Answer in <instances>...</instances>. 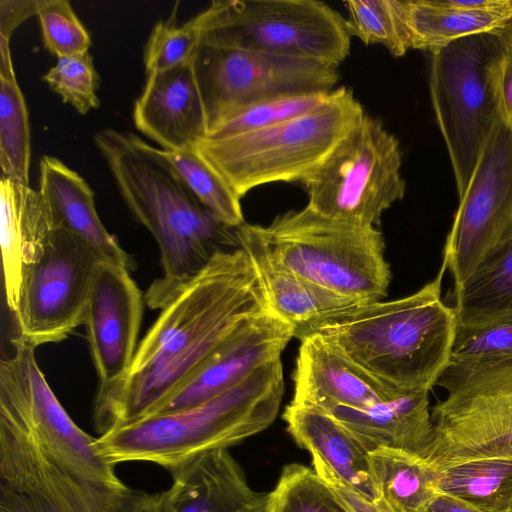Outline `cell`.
Returning a JSON list of instances; mask_svg holds the SVG:
<instances>
[{
	"label": "cell",
	"instance_id": "cell-31",
	"mask_svg": "<svg viewBox=\"0 0 512 512\" xmlns=\"http://www.w3.org/2000/svg\"><path fill=\"white\" fill-rule=\"evenodd\" d=\"M162 151L191 192L218 221L230 228L245 223L240 198L195 148Z\"/></svg>",
	"mask_w": 512,
	"mask_h": 512
},
{
	"label": "cell",
	"instance_id": "cell-32",
	"mask_svg": "<svg viewBox=\"0 0 512 512\" xmlns=\"http://www.w3.org/2000/svg\"><path fill=\"white\" fill-rule=\"evenodd\" d=\"M331 92L287 94L253 103L223 120L205 136L237 135L289 121L318 107Z\"/></svg>",
	"mask_w": 512,
	"mask_h": 512
},
{
	"label": "cell",
	"instance_id": "cell-11",
	"mask_svg": "<svg viewBox=\"0 0 512 512\" xmlns=\"http://www.w3.org/2000/svg\"><path fill=\"white\" fill-rule=\"evenodd\" d=\"M401 166L397 138L365 113L302 183L307 205L336 220L375 227L405 195Z\"/></svg>",
	"mask_w": 512,
	"mask_h": 512
},
{
	"label": "cell",
	"instance_id": "cell-7",
	"mask_svg": "<svg viewBox=\"0 0 512 512\" xmlns=\"http://www.w3.org/2000/svg\"><path fill=\"white\" fill-rule=\"evenodd\" d=\"M259 228L273 256L307 281L361 302L387 296L391 272L375 227L336 220L307 205Z\"/></svg>",
	"mask_w": 512,
	"mask_h": 512
},
{
	"label": "cell",
	"instance_id": "cell-9",
	"mask_svg": "<svg viewBox=\"0 0 512 512\" xmlns=\"http://www.w3.org/2000/svg\"><path fill=\"white\" fill-rule=\"evenodd\" d=\"M167 505L168 489L149 493L78 475L0 421V512H167Z\"/></svg>",
	"mask_w": 512,
	"mask_h": 512
},
{
	"label": "cell",
	"instance_id": "cell-3",
	"mask_svg": "<svg viewBox=\"0 0 512 512\" xmlns=\"http://www.w3.org/2000/svg\"><path fill=\"white\" fill-rule=\"evenodd\" d=\"M447 268L412 295L339 312L301 333L319 334L350 361L396 392L430 391L449 363L457 329L441 299Z\"/></svg>",
	"mask_w": 512,
	"mask_h": 512
},
{
	"label": "cell",
	"instance_id": "cell-29",
	"mask_svg": "<svg viewBox=\"0 0 512 512\" xmlns=\"http://www.w3.org/2000/svg\"><path fill=\"white\" fill-rule=\"evenodd\" d=\"M434 468L439 494L455 497L485 512H509L512 458H483Z\"/></svg>",
	"mask_w": 512,
	"mask_h": 512
},
{
	"label": "cell",
	"instance_id": "cell-10",
	"mask_svg": "<svg viewBox=\"0 0 512 512\" xmlns=\"http://www.w3.org/2000/svg\"><path fill=\"white\" fill-rule=\"evenodd\" d=\"M436 385L447 397L431 411L429 464L512 458V360L448 363Z\"/></svg>",
	"mask_w": 512,
	"mask_h": 512
},
{
	"label": "cell",
	"instance_id": "cell-20",
	"mask_svg": "<svg viewBox=\"0 0 512 512\" xmlns=\"http://www.w3.org/2000/svg\"><path fill=\"white\" fill-rule=\"evenodd\" d=\"M300 342L294 370V403L322 409H363L408 393L384 387L319 334H309Z\"/></svg>",
	"mask_w": 512,
	"mask_h": 512
},
{
	"label": "cell",
	"instance_id": "cell-19",
	"mask_svg": "<svg viewBox=\"0 0 512 512\" xmlns=\"http://www.w3.org/2000/svg\"><path fill=\"white\" fill-rule=\"evenodd\" d=\"M235 234L254 267L269 310L293 327L295 338L332 315L369 303L323 289L282 265L270 252L259 225L244 223Z\"/></svg>",
	"mask_w": 512,
	"mask_h": 512
},
{
	"label": "cell",
	"instance_id": "cell-2",
	"mask_svg": "<svg viewBox=\"0 0 512 512\" xmlns=\"http://www.w3.org/2000/svg\"><path fill=\"white\" fill-rule=\"evenodd\" d=\"M93 139L126 207L159 248L162 277L144 299L151 309H160L216 252L238 245L236 228L201 204L160 148L114 128L96 132Z\"/></svg>",
	"mask_w": 512,
	"mask_h": 512
},
{
	"label": "cell",
	"instance_id": "cell-35",
	"mask_svg": "<svg viewBox=\"0 0 512 512\" xmlns=\"http://www.w3.org/2000/svg\"><path fill=\"white\" fill-rule=\"evenodd\" d=\"M512 360V316L457 325L449 363L475 364Z\"/></svg>",
	"mask_w": 512,
	"mask_h": 512
},
{
	"label": "cell",
	"instance_id": "cell-23",
	"mask_svg": "<svg viewBox=\"0 0 512 512\" xmlns=\"http://www.w3.org/2000/svg\"><path fill=\"white\" fill-rule=\"evenodd\" d=\"M428 395V390H416L363 409L332 406L324 410L368 452L388 447L426 459L434 437Z\"/></svg>",
	"mask_w": 512,
	"mask_h": 512
},
{
	"label": "cell",
	"instance_id": "cell-18",
	"mask_svg": "<svg viewBox=\"0 0 512 512\" xmlns=\"http://www.w3.org/2000/svg\"><path fill=\"white\" fill-rule=\"evenodd\" d=\"M192 60L147 75L133 107L137 130L164 151L195 148L207 134L205 110Z\"/></svg>",
	"mask_w": 512,
	"mask_h": 512
},
{
	"label": "cell",
	"instance_id": "cell-8",
	"mask_svg": "<svg viewBox=\"0 0 512 512\" xmlns=\"http://www.w3.org/2000/svg\"><path fill=\"white\" fill-rule=\"evenodd\" d=\"M207 43L339 66L349 55L347 19L316 0H218L195 16Z\"/></svg>",
	"mask_w": 512,
	"mask_h": 512
},
{
	"label": "cell",
	"instance_id": "cell-27",
	"mask_svg": "<svg viewBox=\"0 0 512 512\" xmlns=\"http://www.w3.org/2000/svg\"><path fill=\"white\" fill-rule=\"evenodd\" d=\"M458 325L512 316V239L475 268L451 292Z\"/></svg>",
	"mask_w": 512,
	"mask_h": 512
},
{
	"label": "cell",
	"instance_id": "cell-13",
	"mask_svg": "<svg viewBox=\"0 0 512 512\" xmlns=\"http://www.w3.org/2000/svg\"><path fill=\"white\" fill-rule=\"evenodd\" d=\"M13 354L0 362V421L33 437L63 466L83 477L123 482L98 451L96 438L78 427L40 370L35 348L18 336Z\"/></svg>",
	"mask_w": 512,
	"mask_h": 512
},
{
	"label": "cell",
	"instance_id": "cell-37",
	"mask_svg": "<svg viewBox=\"0 0 512 512\" xmlns=\"http://www.w3.org/2000/svg\"><path fill=\"white\" fill-rule=\"evenodd\" d=\"M42 79L63 102L82 115L100 106L99 76L90 52L57 58Z\"/></svg>",
	"mask_w": 512,
	"mask_h": 512
},
{
	"label": "cell",
	"instance_id": "cell-5",
	"mask_svg": "<svg viewBox=\"0 0 512 512\" xmlns=\"http://www.w3.org/2000/svg\"><path fill=\"white\" fill-rule=\"evenodd\" d=\"M364 114L352 91L341 87L299 117L237 135L204 136L195 149L241 199L264 184L303 183Z\"/></svg>",
	"mask_w": 512,
	"mask_h": 512
},
{
	"label": "cell",
	"instance_id": "cell-15",
	"mask_svg": "<svg viewBox=\"0 0 512 512\" xmlns=\"http://www.w3.org/2000/svg\"><path fill=\"white\" fill-rule=\"evenodd\" d=\"M512 239V124L492 133L447 236L443 263L463 282L495 249Z\"/></svg>",
	"mask_w": 512,
	"mask_h": 512
},
{
	"label": "cell",
	"instance_id": "cell-44",
	"mask_svg": "<svg viewBox=\"0 0 512 512\" xmlns=\"http://www.w3.org/2000/svg\"><path fill=\"white\" fill-rule=\"evenodd\" d=\"M509 512H512V504H511V507H510V510H509Z\"/></svg>",
	"mask_w": 512,
	"mask_h": 512
},
{
	"label": "cell",
	"instance_id": "cell-25",
	"mask_svg": "<svg viewBox=\"0 0 512 512\" xmlns=\"http://www.w3.org/2000/svg\"><path fill=\"white\" fill-rule=\"evenodd\" d=\"M287 431L311 455H318L344 482L373 501L379 497L369 452L331 413L290 402L283 413Z\"/></svg>",
	"mask_w": 512,
	"mask_h": 512
},
{
	"label": "cell",
	"instance_id": "cell-34",
	"mask_svg": "<svg viewBox=\"0 0 512 512\" xmlns=\"http://www.w3.org/2000/svg\"><path fill=\"white\" fill-rule=\"evenodd\" d=\"M344 5L351 36L365 44H380L394 57L404 56L410 49L395 0H348Z\"/></svg>",
	"mask_w": 512,
	"mask_h": 512
},
{
	"label": "cell",
	"instance_id": "cell-16",
	"mask_svg": "<svg viewBox=\"0 0 512 512\" xmlns=\"http://www.w3.org/2000/svg\"><path fill=\"white\" fill-rule=\"evenodd\" d=\"M144 302L128 268L100 264L83 324L99 379L97 395L127 375L138 347Z\"/></svg>",
	"mask_w": 512,
	"mask_h": 512
},
{
	"label": "cell",
	"instance_id": "cell-21",
	"mask_svg": "<svg viewBox=\"0 0 512 512\" xmlns=\"http://www.w3.org/2000/svg\"><path fill=\"white\" fill-rule=\"evenodd\" d=\"M169 473L167 512H268L269 492L250 487L228 449L205 452Z\"/></svg>",
	"mask_w": 512,
	"mask_h": 512
},
{
	"label": "cell",
	"instance_id": "cell-12",
	"mask_svg": "<svg viewBox=\"0 0 512 512\" xmlns=\"http://www.w3.org/2000/svg\"><path fill=\"white\" fill-rule=\"evenodd\" d=\"M193 69L207 133L238 110L287 94L331 92L338 66L316 59L242 50L198 41Z\"/></svg>",
	"mask_w": 512,
	"mask_h": 512
},
{
	"label": "cell",
	"instance_id": "cell-36",
	"mask_svg": "<svg viewBox=\"0 0 512 512\" xmlns=\"http://www.w3.org/2000/svg\"><path fill=\"white\" fill-rule=\"evenodd\" d=\"M199 41L195 17L182 25L177 23V7L167 20L158 21L144 50L146 74L172 69L193 59Z\"/></svg>",
	"mask_w": 512,
	"mask_h": 512
},
{
	"label": "cell",
	"instance_id": "cell-1",
	"mask_svg": "<svg viewBox=\"0 0 512 512\" xmlns=\"http://www.w3.org/2000/svg\"><path fill=\"white\" fill-rule=\"evenodd\" d=\"M268 310L246 252H216L160 308L127 375L96 395L95 430L102 435L153 415L237 329Z\"/></svg>",
	"mask_w": 512,
	"mask_h": 512
},
{
	"label": "cell",
	"instance_id": "cell-39",
	"mask_svg": "<svg viewBox=\"0 0 512 512\" xmlns=\"http://www.w3.org/2000/svg\"><path fill=\"white\" fill-rule=\"evenodd\" d=\"M311 456L313 470L327 484L347 512H393L381 499L373 501L344 482L318 455Z\"/></svg>",
	"mask_w": 512,
	"mask_h": 512
},
{
	"label": "cell",
	"instance_id": "cell-22",
	"mask_svg": "<svg viewBox=\"0 0 512 512\" xmlns=\"http://www.w3.org/2000/svg\"><path fill=\"white\" fill-rule=\"evenodd\" d=\"M52 230L39 191L0 176V245L5 299L12 314L23 274L43 254Z\"/></svg>",
	"mask_w": 512,
	"mask_h": 512
},
{
	"label": "cell",
	"instance_id": "cell-26",
	"mask_svg": "<svg viewBox=\"0 0 512 512\" xmlns=\"http://www.w3.org/2000/svg\"><path fill=\"white\" fill-rule=\"evenodd\" d=\"M410 49L430 50L454 40L498 29L512 14L501 9L471 10L448 0H395Z\"/></svg>",
	"mask_w": 512,
	"mask_h": 512
},
{
	"label": "cell",
	"instance_id": "cell-24",
	"mask_svg": "<svg viewBox=\"0 0 512 512\" xmlns=\"http://www.w3.org/2000/svg\"><path fill=\"white\" fill-rule=\"evenodd\" d=\"M39 193L53 229L72 233L87 242L103 262L131 268L130 256L101 222L88 183L53 156L40 159Z\"/></svg>",
	"mask_w": 512,
	"mask_h": 512
},
{
	"label": "cell",
	"instance_id": "cell-40",
	"mask_svg": "<svg viewBox=\"0 0 512 512\" xmlns=\"http://www.w3.org/2000/svg\"><path fill=\"white\" fill-rule=\"evenodd\" d=\"M38 0H0V39L10 42L16 28L37 14Z\"/></svg>",
	"mask_w": 512,
	"mask_h": 512
},
{
	"label": "cell",
	"instance_id": "cell-4",
	"mask_svg": "<svg viewBox=\"0 0 512 512\" xmlns=\"http://www.w3.org/2000/svg\"><path fill=\"white\" fill-rule=\"evenodd\" d=\"M284 393L280 358L200 404L115 428L96 438L112 465L151 462L168 471L216 449H227L268 428Z\"/></svg>",
	"mask_w": 512,
	"mask_h": 512
},
{
	"label": "cell",
	"instance_id": "cell-42",
	"mask_svg": "<svg viewBox=\"0 0 512 512\" xmlns=\"http://www.w3.org/2000/svg\"><path fill=\"white\" fill-rule=\"evenodd\" d=\"M426 512H485L455 497L439 494Z\"/></svg>",
	"mask_w": 512,
	"mask_h": 512
},
{
	"label": "cell",
	"instance_id": "cell-38",
	"mask_svg": "<svg viewBox=\"0 0 512 512\" xmlns=\"http://www.w3.org/2000/svg\"><path fill=\"white\" fill-rule=\"evenodd\" d=\"M45 48L57 58L89 52L91 38L68 0H38Z\"/></svg>",
	"mask_w": 512,
	"mask_h": 512
},
{
	"label": "cell",
	"instance_id": "cell-33",
	"mask_svg": "<svg viewBox=\"0 0 512 512\" xmlns=\"http://www.w3.org/2000/svg\"><path fill=\"white\" fill-rule=\"evenodd\" d=\"M269 512H347L316 472L299 463L283 467L269 492Z\"/></svg>",
	"mask_w": 512,
	"mask_h": 512
},
{
	"label": "cell",
	"instance_id": "cell-14",
	"mask_svg": "<svg viewBox=\"0 0 512 512\" xmlns=\"http://www.w3.org/2000/svg\"><path fill=\"white\" fill-rule=\"evenodd\" d=\"M102 262L80 237L52 230L43 254L23 274L13 313L17 336L36 348L62 341L84 324L93 282Z\"/></svg>",
	"mask_w": 512,
	"mask_h": 512
},
{
	"label": "cell",
	"instance_id": "cell-30",
	"mask_svg": "<svg viewBox=\"0 0 512 512\" xmlns=\"http://www.w3.org/2000/svg\"><path fill=\"white\" fill-rule=\"evenodd\" d=\"M9 43L0 42V176L29 185L31 137Z\"/></svg>",
	"mask_w": 512,
	"mask_h": 512
},
{
	"label": "cell",
	"instance_id": "cell-45",
	"mask_svg": "<svg viewBox=\"0 0 512 512\" xmlns=\"http://www.w3.org/2000/svg\"><path fill=\"white\" fill-rule=\"evenodd\" d=\"M269 512V511H268Z\"/></svg>",
	"mask_w": 512,
	"mask_h": 512
},
{
	"label": "cell",
	"instance_id": "cell-43",
	"mask_svg": "<svg viewBox=\"0 0 512 512\" xmlns=\"http://www.w3.org/2000/svg\"><path fill=\"white\" fill-rule=\"evenodd\" d=\"M495 31L499 34L505 46L512 49V16Z\"/></svg>",
	"mask_w": 512,
	"mask_h": 512
},
{
	"label": "cell",
	"instance_id": "cell-41",
	"mask_svg": "<svg viewBox=\"0 0 512 512\" xmlns=\"http://www.w3.org/2000/svg\"><path fill=\"white\" fill-rule=\"evenodd\" d=\"M503 119L512 124V49L507 47L500 74Z\"/></svg>",
	"mask_w": 512,
	"mask_h": 512
},
{
	"label": "cell",
	"instance_id": "cell-6",
	"mask_svg": "<svg viewBox=\"0 0 512 512\" xmlns=\"http://www.w3.org/2000/svg\"><path fill=\"white\" fill-rule=\"evenodd\" d=\"M507 47L493 30L431 51L429 90L459 198L503 121L500 74Z\"/></svg>",
	"mask_w": 512,
	"mask_h": 512
},
{
	"label": "cell",
	"instance_id": "cell-17",
	"mask_svg": "<svg viewBox=\"0 0 512 512\" xmlns=\"http://www.w3.org/2000/svg\"><path fill=\"white\" fill-rule=\"evenodd\" d=\"M293 337V327L270 310L253 317L223 342L153 415L192 407L229 390L260 366L279 359Z\"/></svg>",
	"mask_w": 512,
	"mask_h": 512
},
{
	"label": "cell",
	"instance_id": "cell-28",
	"mask_svg": "<svg viewBox=\"0 0 512 512\" xmlns=\"http://www.w3.org/2000/svg\"><path fill=\"white\" fill-rule=\"evenodd\" d=\"M369 460L378 497L393 512H426L439 495L436 470L420 456L380 447Z\"/></svg>",
	"mask_w": 512,
	"mask_h": 512
}]
</instances>
